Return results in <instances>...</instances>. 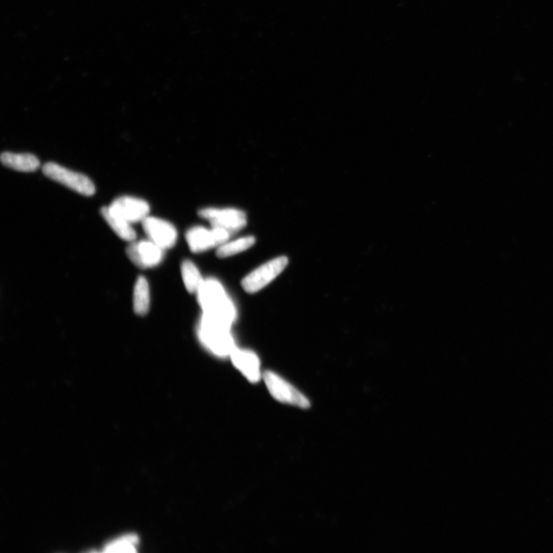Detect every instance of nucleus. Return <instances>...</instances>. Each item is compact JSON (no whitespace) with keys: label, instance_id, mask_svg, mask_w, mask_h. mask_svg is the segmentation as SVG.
<instances>
[{"label":"nucleus","instance_id":"f257e3e1","mask_svg":"<svg viewBox=\"0 0 553 553\" xmlns=\"http://www.w3.org/2000/svg\"><path fill=\"white\" fill-rule=\"evenodd\" d=\"M197 294L204 313L232 325L236 316L235 308L218 280H204Z\"/></svg>","mask_w":553,"mask_h":553},{"label":"nucleus","instance_id":"f03ea898","mask_svg":"<svg viewBox=\"0 0 553 553\" xmlns=\"http://www.w3.org/2000/svg\"><path fill=\"white\" fill-rule=\"evenodd\" d=\"M230 325L204 313L199 330L202 344L214 354L226 357L235 349Z\"/></svg>","mask_w":553,"mask_h":553},{"label":"nucleus","instance_id":"7ed1b4c3","mask_svg":"<svg viewBox=\"0 0 553 553\" xmlns=\"http://www.w3.org/2000/svg\"><path fill=\"white\" fill-rule=\"evenodd\" d=\"M43 172L48 178L82 195L92 196L96 193V187L87 176L61 167L60 164L48 162L44 164Z\"/></svg>","mask_w":553,"mask_h":553},{"label":"nucleus","instance_id":"20e7f679","mask_svg":"<svg viewBox=\"0 0 553 553\" xmlns=\"http://www.w3.org/2000/svg\"><path fill=\"white\" fill-rule=\"evenodd\" d=\"M288 260L284 256L264 264L242 280L244 290L254 294L261 290L275 280L287 266Z\"/></svg>","mask_w":553,"mask_h":553},{"label":"nucleus","instance_id":"39448f33","mask_svg":"<svg viewBox=\"0 0 553 553\" xmlns=\"http://www.w3.org/2000/svg\"><path fill=\"white\" fill-rule=\"evenodd\" d=\"M264 379L272 397L278 401L302 409L310 408L308 399L278 375L271 371H266Z\"/></svg>","mask_w":553,"mask_h":553},{"label":"nucleus","instance_id":"423d86ee","mask_svg":"<svg viewBox=\"0 0 553 553\" xmlns=\"http://www.w3.org/2000/svg\"><path fill=\"white\" fill-rule=\"evenodd\" d=\"M230 235L232 233L224 228L212 227L208 229L196 226L188 230L186 240L190 250L200 253L227 242Z\"/></svg>","mask_w":553,"mask_h":553},{"label":"nucleus","instance_id":"0eeeda50","mask_svg":"<svg viewBox=\"0 0 553 553\" xmlns=\"http://www.w3.org/2000/svg\"><path fill=\"white\" fill-rule=\"evenodd\" d=\"M200 216L210 221L212 227L221 228L233 234L247 225L245 212L237 209L205 208L199 212Z\"/></svg>","mask_w":553,"mask_h":553},{"label":"nucleus","instance_id":"6e6552de","mask_svg":"<svg viewBox=\"0 0 553 553\" xmlns=\"http://www.w3.org/2000/svg\"><path fill=\"white\" fill-rule=\"evenodd\" d=\"M164 249L150 240L131 242L126 249L129 260L141 269L159 266L164 258Z\"/></svg>","mask_w":553,"mask_h":553},{"label":"nucleus","instance_id":"1a4fd4ad","mask_svg":"<svg viewBox=\"0 0 553 553\" xmlns=\"http://www.w3.org/2000/svg\"><path fill=\"white\" fill-rule=\"evenodd\" d=\"M148 239L164 250L174 247L178 238L177 230L170 222L159 218L148 216L142 221Z\"/></svg>","mask_w":553,"mask_h":553},{"label":"nucleus","instance_id":"9d476101","mask_svg":"<svg viewBox=\"0 0 553 553\" xmlns=\"http://www.w3.org/2000/svg\"><path fill=\"white\" fill-rule=\"evenodd\" d=\"M110 211L129 223L143 221L150 212L147 202L131 196H122L112 202Z\"/></svg>","mask_w":553,"mask_h":553},{"label":"nucleus","instance_id":"9b49d317","mask_svg":"<svg viewBox=\"0 0 553 553\" xmlns=\"http://www.w3.org/2000/svg\"><path fill=\"white\" fill-rule=\"evenodd\" d=\"M234 366L252 384L261 379L260 361L255 353L249 351L235 349L230 355Z\"/></svg>","mask_w":553,"mask_h":553},{"label":"nucleus","instance_id":"f8f14e48","mask_svg":"<svg viewBox=\"0 0 553 553\" xmlns=\"http://www.w3.org/2000/svg\"><path fill=\"white\" fill-rule=\"evenodd\" d=\"M1 162L7 168L23 172L34 171L40 167L37 157L29 153L4 152Z\"/></svg>","mask_w":553,"mask_h":553},{"label":"nucleus","instance_id":"ddd939ff","mask_svg":"<svg viewBox=\"0 0 553 553\" xmlns=\"http://www.w3.org/2000/svg\"><path fill=\"white\" fill-rule=\"evenodd\" d=\"M101 214L110 227L124 241L133 242L136 241L137 235L131 226V223L112 214L109 207H103Z\"/></svg>","mask_w":553,"mask_h":553},{"label":"nucleus","instance_id":"4468645a","mask_svg":"<svg viewBox=\"0 0 553 553\" xmlns=\"http://www.w3.org/2000/svg\"><path fill=\"white\" fill-rule=\"evenodd\" d=\"M150 307V289L148 280L140 276L137 280L134 293V308L137 315L145 316Z\"/></svg>","mask_w":553,"mask_h":553},{"label":"nucleus","instance_id":"2eb2a0df","mask_svg":"<svg viewBox=\"0 0 553 553\" xmlns=\"http://www.w3.org/2000/svg\"><path fill=\"white\" fill-rule=\"evenodd\" d=\"M181 276L184 285L189 293H195L199 291L204 280L199 269L190 261H185L181 265Z\"/></svg>","mask_w":553,"mask_h":553},{"label":"nucleus","instance_id":"dca6fc26","mask_svg":"<svg viewBox=\"0 0 553 553\" xmlns=\"http://www.w3.org/2000/svg\"><path fill=\"white\" fill-rule=\"evenodd\" d=\"M255 243V238L253 236H246L236 239V240L226 242L219 247L217 256L220 259L230 257L245 252L252 247Z\"/></svg>","mask_w":553,"mask_h":553},{"label":"nucleus","instance_id":"f3484780","mask_svg":"<svg viewBox=\"0 0 553 553\" xmlns=\"http://www.w3.org/2000/svg\"><path fill=\"white\" fill-rule=\"evenodd\" d=\"M138 538L136 535H127L105 545L106 552H135Z\"/></svg>","mask_w":553,"mask_h":553}]
</instances>
